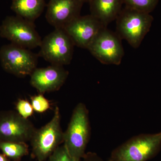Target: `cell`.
<instances>
[{
	"instance_id": "cell-1",
	"label": "cell",
	"mask_w": 161,
	"mask_h": 161,
	"mask_svg": "<svg viewBox=\"0 0 161 161\" xmlns=\"http://www.w3.org/2000/svg\"><path fill=\"white\" fill-rule=\"evenodd\" d=\"M91 132L88 110L85 104L80 103L74 109L64 134L63 145L75 161H80L85 155Z\"/></svg>"
},
{
	"instance_id": "cell-2",
	"label": "cell",
	"mask_w": 161,
	"mask_h": 161,
	"mask_svg": "<svg viewBox=\"0 0 161 161\" xmlns=\"http://www.w3.org/2000/svg\"><path fill=\"white\" fill-rule=\"evenodd\" d=\"M161 149V132L136 136L114 149L111 161H147L155 157Z\"/></svg>"
},
{
	"instance_id": "cell-3",
	"label": "cell",
	"mask_w": 161,
	"mask_h": 161,
	"mask_svg": "<svg viewBox=\"0 0 161 161\" xmlns=\"http://www.w3.org/2000/svg\"><path fill=\"white\" fill-rule=\"evenodd\" d=\"M63 132L61 127V115L56 106L53 116L45 125L36 129L30 141L31 156L37 161H45L64 142Z\"/></svg>"
},
{
	"instance_id": "cell-4",
	"label": "cell",
	"mask_w": 161,
	"mask_h": 161,
	"mask_svg": "<svg viewBox=\"0 0 161 161\" xmlns=\"http://www.w3.org/2000/svg\"><path fill=\"white\" fill-rule=\"evenodd\" d=\"M117 34L136 48L150 30L153 18L150 14L125 7L116 19Z\"/></svg>"
},
{
	"instance_id": "cell-5",
	"label": "cell",
	"mask_w": 161,
	"mask_h": 161,
	"mask_svg": "<svg viewBox=\"0 0 161 161\" xmlns=\"http://www.w3.org/2000/svg\"><path fill=\"white\" fill-rule=\"evenodd\" d=\"M0 36L13 44L29 49L40 47L42 43L34 22L17 15L8 16L3 20Z\"/></svg>"
},
{
	"instance_id": "cell-6",
	"label": "cell",
	"mask_w": 161,
	"mask_h": 161,
	"mask_svg": "<svg viewBox=\"0 0 161 161\" xmlns=\"http://www.w3.org/2000/svg\"><path fill=\"white\" fill-rule=\"evenodd\" d=\"M39 55L13 43L2 46L0 61L4 70L19 78L30 75L37 68Z\"/></svg>"
},
{
	"instance_id": "cell-7",
	"label": "cell",
	"mask_w": 161,
	"mask_h": 161,
	"mask_svg": "<svg viewBox=\"0 0 161 161\" xmlns=\"http://www.w3.org/2000/svg\"><path fill=\"white\" fill-rule=\"evenodd\" d=\"M74 46L64 30L56 28L42 40L38 55L51 64L63 66L71 63Z\"/></svg>"
},
{
	"instance_id": "cell-8",
	"label": "cell",
	"mask_w": 161,
	"mask_h": 161,
	"mask_svg": "<svg viewBox=\"0 0 161 161\" xmlns=\"http://www.w3.org/2000/svg\"><path fill=\"white\" fill-rule=\"evenodd\" d=\"M120 39L118 35L104 27L87 49L103 64L119 65L124 55Z\"/></svg>"
},
{
	"instance_id": "cell-9",
	"label": "cell",
	"mask_w": 161,
	"mask_h": 161,
	"mask_svg": "<svg viewBox=\"0 0 161 161\" xmlns=\"http://www.w3.org/2000/svg\"><path fill=\"white\" fill-rule=\"evenodd\" d=\"M36 130L30 120L17 112H0V141L30 142Z\"/></svg>"
},
{
	"instance_id": "cell-10",
	"label": "cell",
	"mask_w": 161,
	"mask_h": 161,
	"mask_svg": "<svg viewBox=\"0 0 161 161\" xmlns=\"http://www.w3.org/2000/svg\"><path fill=\"white\" fill-rule=\"evenodd\" d=\"M106 27L92 15L79 16L72 20L63 29L75 45L88 49L103 28Z\"/></svg>"
},
{
	"instance_id": "cell-11",
	"label": "cell",
	"mask_w": 161,
	"mask_h": 161,
	"mask_svg": "<svg viewBox=\"0 0 161 161\" xmlns=\"http://www.w3.org/2000/svg\"><path fill=\"white\" fill-rule=\"evenodd\" d=\"M69 72L63 66L51 64L36 68L31 75L30 84L40 94L60 90L66 81Z\"/></svg>"
},
{
	"instance_id": "cell-12",
	"label": "cell",
	"mask_w": 161,
	"mask_h": 161,
	"mask_svg": "<svg viewBox=\"0 0 161 161\" xmlns=\"http://www.w3.org/2000/svg\"><path fill=\"white\" fill-rule=\"evenodd\" d=\"M83 3L82 0H49L46 19L55 29H63L80 16Z\"/></svg>"
},
{
	"instance_id": "cell-13",
	"label": "cell",
	"mask_w": 161,
	"mask_h": 161,
	"mask_svg": "<svg viewBox=\"0 0 161 161\" xmlns=\"http://www.w3.org/2000/svg\"><path fill=\"white\" fill-rule=\"evenodd\" d=\"M123 2V0H91V15L107 27L118 17Z\"/></svg>"
},
{
	"instance_id": "cell-14",
	"label": "cell",
	"mask_w": 161,
	"mask_h": 161,
	"mask_svg": "<svg viewBox=\"0 0 161 161\" xmlns=\"http://www.w3.org/2000/svg\"><path fill=\"white\" fill-rule=\"evenodd\" d=\"M44 0H12V10L16 15L34 22L45 7Z\"/></svg>"
},
{
	"instance_id": "cell-15",
	"label": "cell",
	"mask_w": 161,
	"mask_h": 161,
	"mask_svg": "<svg viewBox=\"0 0 161 161\" xmlns=\"http://www.w3.org/2000/svg\"><path fill=\"white\" fill-rule=\"evenodd\" d=\"M0 150L12 161H21L29 154V146L26 142L0 141Z\"/></svg>"
},
{
	"instance_id": "cell-16",
	"label": "cell",
	"mask_w": 161,
	"mask_h": 161,
	"mask_svg": "<svg viewBox=\"0 0 161 161\" xmlns=\"http://www.w3.org/2000/svg\"><path fill=\"white\" fill-rule=\"evenodd\" d=\"M123 2L127 7L150 14L156 6L158 0H123Z\"/></svg>"
},
{
	"instance_id": "cell-17",
	"label": "cell",
	"mask_w": 161,
	"mask_h": 161,
	"mask_svg": "<svg viewBox=\"0 0 161 161\" xmlns=\"http://www.w3.org/2000/svg\"><path fill=\"white\" fill-rule=\"evenodd\" d=\"M31 104L35 112L38 113H43L51 108L50 103L48 99L40 94L31 97Z\"/></svg>"
},
{
	"instance_id": "cell-18",
	"label": "cell",
	"mask_w": 161,
	"mask_h": 161,
	"mask_svg": "<svg viewBox=\"0 0 161 161\" xmlns=\"http://www.w3.org/2000/svg\"><path fill=\"white\" fill-rule=\"evenodd\" d=\"M17 112L21 116L28 119L33 114L34 110L31 104L28 101L23 99H19L16 104Z\"/></svg>"
},
{
	"instance_id": "cell-19",
	"label": "cell",
	"mask_w": 161,
	"mask_h": 161,
	"mask_svg": "<svg viewBox=\"0 0 161 161\" xmlns=\"http://www.w3.org/2000/svg\"><path fill=\"white\" fill-rule=\"evenodd\" d=\"M48 161H75L64 145L59 146L48 158Z\"/></svg>"
},
{
	"instance_id": "cell-20",
	"label": "cell",
	"mask_w": 161,
	"mask_h": 161,
	"mask_svg": "<svg viewBox=\"0 0 161 161\" xmlns=\"http://www.w3.org/2000/svg\"><path fill=\"white\" fill-rule=\"evenodd\" d=\"M80 161H104L100 157L94 152H89L86 153Z\"/></svg>"
},
{
	"instance_id": "cell-21",
	"label": "cell",
	"mask_w": 161,
	"mask_h": 161,
	"mask_svg": "<svg viewBox=\"0 0 161 161\" xmlns=\"http://www.w3.org/2000/svg\"><path fill=\"white\" fill-rule=\"evenodd\" d=\"M0 161H12L4 154L0 153Z\"/></svg>"
},
{
	"instance_id": "cell-22",
	"label": "cell",
	"mask_w": 161,
	"mask_h": 161,
	"mask_svg": "<svg viewBox=\"0 0 161 161\" xmlns=\"http://www.w3.org/2000/svg\"><path fill=\"white\" fill-rule=\"evenodd\" d=\"M82 1L84 3H89L91 0H82Z\"/></svg>"
}]
</instances>
